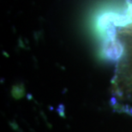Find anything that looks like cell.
<instances>
[{"mask_svg":"<svg viewBox=\"0 0 132 132\" xmlns=\"http://www.w3.org/2000/svg\"><path fill=\"white\" fill-rule=\"evenodd\" d=\"M114 108L119 112L132 110V48L126 51L114 79Z\"/></svg>","mask_w":132,"mask_h":132,"instance_id":"cell-1","label":"cell"}]
</instances>
